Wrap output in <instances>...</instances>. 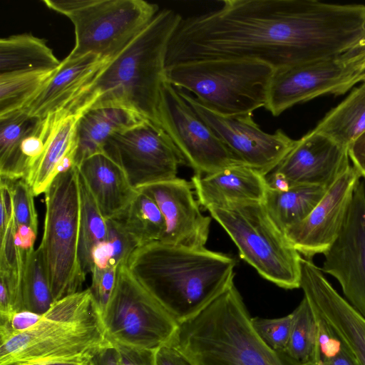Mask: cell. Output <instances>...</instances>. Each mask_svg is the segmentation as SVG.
Listing matches in <instances>:
<instances>
[{"label":"cell","instance_id":"cell-7","mask_svg":"<svg viewBox=\"0 0 365 365\" xmlns=\"http://www.w3.org/2000/svg\"><path fill=\"white\" fill-rule=\"evenodd\" d=\"M207 210L234 242L240 257L263 278L286 289L300 288L302 257L274 223L263 202Z\"/></svg>","mask_w":365,"mask_h":365},{"label":"cell","instance_id":"cell-16","mask_svg":"<svg viewBox=\"0 0 365 365\" xmlns=\"http://www.w3.org/2000/svg\"><path fill=\"white\" fill-rule=\"evenodd\" d=\"M360 178L351 165L327 189L308 216L284 232L288 241L304 258L311 259L324 254L338 238Z\"/></svg>","mask_w":365,"mask_h":365},{"label":"cell","instance_id":"cell-5","mask_svg":"<svg viewBox=\"0 0 365 365\" xmlns=\"http://www.w3.org/2000/svg\"><path fill=\"white\" fill-rule=\"evenodd\" d=\"M170 343L194 365H299L259 337L234 282L179 324Z\"/></svg>","mask_w":365,"mask_h":365},{"label":"cell","instance_id":"cell-26","mask_svg":"<svg viewBox=\"0 0 365 365\" xmlns=\"http://www.w3.org/2000/svg\"><path fill=\"white\" fill-rule=\"evenodd\" d=\"M327 189L308 185H293L286 190L268 188L263 204L274 223L284 233L308 216Z\"/></svg>","mask_w":365,"mask_h":365},{"label":"cell","instance_id":"cell-24","mask_svg":"<svg viewBox=\"0 0 365 365\" xmlns=\"http://www.w3.org/2000/svg\"><path fill=\"white\" fill-rule=\"evenodd\" d=\"M81 115L61 109L54 113L53 122L44 151L24 179L35 196L44 193L56 177V168L76 146V125Z\"/></svg>","mask_w":365,"mask_h":365},{"label":"cell","instance_id":"cell-34","mask_svg":"<svg viewBox=\"0 0 365 365\" xmlns=\"http://www.w3.org/2000/svg\"><path fill=\"white\" fill-rule=\"evenodd\" d=\"M313 312L317 323V341L313 355L304 365H359L325 321Z\"/></svg>","mask_w":365,"mask_h":365},{"label":"cell","instance_id":"cell-40","mask_svg":"<svg viewBox=\"0 0 365 365\" xmlns=\"http://www.w3.org/2000/svg\"><path fill=\"white\" fill-rule=\"evenodd\" d=\"M155 360L156 365H194L179 349L170 342L156 349Z\"/></svg>","mask_w":365,"mask_h":365},{"label":"cell","instance_id":"cell-38","mask_svg":"<svg viewBox=\"0 0 365 365\" xmlns=\"http://www.w3.org/2000/svg\"><path fill=\"white\" fill-rule=\"evenodd\" d=\"M117 269L115 266L106 268L93 267L91 272L92 283L90 289L102 315L115 287Z\"/></svg>","mask_w":365,"mask_h":365},{"label":"cell","instance_id":"cell-31","mask_svg":"<svg viewBox=\"0 0 365 365\" xmlns=\"http://www.w3.org/2000/svg\"><path fill=\"white\" fill-rule=\"evenodd\" d=\"M56 69L0 75V118L26 108Z\"/></svg>","mask_w":365,"mask_h":365},{"label":"cell","instance_id":"cell-35","mask_svg":"<svg viewBox=\"0 0 365 365\" xmlns=\"http://www.w3.org/2000/svg\"><path fill=\"white\" fill-rule=\"evenodd\" d=\"M108 236L104 242L110 265L126 264L134 250L139 247L136 240L117 218L107 220Z\"/></svg>","mask_w":365,"mask_h":365},{"label":"cell","instance_id":"cell-46","mask_svg":"<svg viewBox=\"0 0 365 365\" xmlns=\"http://www.w3.org/2000/svg\"><path fill=\"white\" fill-rule=\"evenodd\" d=\"M364 25H365V18H364Z\"/></svg>","mask_w":365,"mask_h":365},{"label":"cell","instance_id":"cell-11","mask_svg":"<svg viewBox=\"0 0 365 365\" xmlns=\"http://www.w3.org/2000/svg\"><path fill=\"white\" fill-rule=\"evenodd\" d=\"M365 76V45L339 55L274 70L265 108L278 116L324 94L346 93Z\"/></svg>","mask_w":365,"mask_h":365},{"label":"cell","instance_id":"cell-22","mask_svg":"<svg viewBox=\"0 0 365 365\" xmlns=\"http://www.w3.org/2000/svg\"><path fill=\"white\" fill-rule=\"evenodd\" d=\"M76 166L106 220L120 216L138 193L120 165L106 153Z\"/></svg>","mask_w":365,"mask_h":365},{"label":"cell","instance_id":"cell-10","mask_svg":"<svg viewBox=\"0 0 365 365\" xmlns=\"http://www.w3.org/2000/svg\"><path fill=\"white\" fill-rule=\"evenodd\" d=\"M103 319L113 344L147 349L170 342L179 324L133 277L126 264L118 267Z\"/></svg>","mask_w":365,"mask_h":365},{"label":"cell","instance_id":"cell-25","mask_svg":"<svg viewBox=\"0 0 365 365\" xmlns=\"http://www.w3.org/2000/svg\"><path fill=\"white\" fill-rule=\"evenodd\" d=\"M60 63L45 39L31 34L0 39V75L52 71Z\"/></svg>","mask_w":365,"mask_h":365},{"label":"cell","instance_id":"cell-13","mask_svg":"<svg viewBox=\"0 0 365 365\" xmlns=\"http://www.w3.org/2000/svg\"><path fill=\"white\" fill-rule=\"evenodd\" d=\"M104 153L120 165L135 189L175 178L178 167L186 164L163 128L148 120L113 135Z\"/></svg>","mask_w":365,"mask_h":365},{"label":"cell","instance_id":"cell-32","mask_svg":"<svg viewBox=\"0 0 365 365\" xmlns=\"http://www.w3.org/2000/svg\"><path fill=\"white\" fill-rule=\"evenodd\" d=\"M24 309L42 315L53 302L42 250L26 252L23 277Z\"/></svg>","mask_w":365,"mask_h":365},{"label":"cell","instance_id":"cell-18","mask_svg":"<svg viewBox=\"0 0 365 365\" xmlns=\"http://www.w3.org/2000/svg\"><path fill=\"white\" fill-rule=\"evenodd\" d=\"M191 182L175 178L143 186L139 190L158 205L165 220L161 242L192 248L204 247L211 219L202 214Z\"/></svg>","mask_w":365,"mask_h":365},{"label":"cell","instance_id":"cell-37","mask_svg":"<svg viewBox=\"0 0 365 365\" xmlns=\"http://www.w3.org/2000/svg\"><path fill=\"white\" fill-rule=\"evenodd\" d=\"M292 314L279 318H252V325L259 337L272 349L284 352L289 339Z\"/></svg>","mask_w":365,"mask_h":365},{"label":"cell","instance_id":"cell-23","mask_svg":"<svg viewBox=\"0 0 365 365\" xmlns=\"http://www.w3.org/2000/svg\"><path fill=\"white\" fill-rule=\"evenodd\" d=\"M144 120L138 113L120 107H101L84 112L76 125V165L93 155L104 153L110 137Z\"/></svg>","mask_w":365,"mask_h":365},{"label":"cell","instance_id":"cell-28","mask_svg":"<svg viewBox=\"0 0 365 365\" xmlns=\"http://www.w3.org/2000/svg\"><path fill=\"white\" fill-rule=\"evenodd\" d=\"M38 119L30 116L24 110L0 118L1 179L8 181L24 179L19 148L24 138Z\"/></svg>","mask_w":365,"mask_h":365},{"label":"cell","instance_id":"cell-27","mask_svg":"<svg viewBox=\"0 0 365 365\" xmlns=\"http://www.w3.org/2000/svg\"><path fill=\"white\" fill-rule=\"evenodd\" d=\"M331 110L314 129L348 148L365 132V81Z\"/></svg>","mask_w":365,"mask_h":365},{"label":"cell","instance_id":"cell-12","mask_svg":"<svg viewBox=\"0 0 365 365\" xmlns=\"http://www.w3.org/2000/svg\"><path fill=\"white\" fill-rule=\"evenodd\" d=\"M160 125L195 174L205 175L243 165L198 115L179 90L164 81L158 108Z\"/></svg>","mask_w":365,"mask_h":365},{"label":"cell","instance_id":"cell-6","mask_svg":"<svg viewBox=\"0 0 365 365\" xmlns=\"http://www.w3.org/2000/svg\"><path fill=\"white\" fill-rule=\"evenodd\" d=\"M273 73L271 66L257 61L216 59L168 66L164 76L210 110L235 116L265 107Z\"/></svg>","mask_w":365,"mask_h":365},{"label":"cell","instance_id":"cell-3","mask_svg":"<svg viewBox=\"0 0 365 365\" xmlns=\"http://www.w3.org/2000/svg\"><path fill=\"white\" fill-rule=\"evenodd\" d=\"M235 258L204 247L155 241L136 248L126 266L180 324L195 316L234 282Z\"/></svg>","mask_w":365,"mask_h":365},{"label":"cell","instance_id":"cell-42","mask_svg":"<svg viewBox=\"0 0 365 365\" xmlns=\"http://www.w3.org/2000/svg\"><path fill=\"white\" fill-rule=\"evenodd\" d=\"M16 232L21 240V248L26 251L34 249V245L36 239L37 233L30 227L16 225Z\"/></svg>","mask_w":365,"mask_h":365},{"label":"cell","instance_id":"cell-29","mask_svg":"<svg viewBox=\"0 0 365 365\" xmlns=\"http://www.w3.org/2000/svg\"><path fill=\"white\" fill-rule=\"evenodd\" d=\"M138 193L124 211L116 217L136 240L139 247L160 241L165 234V218L156 202L147 194Z\"/></svg>","mask_w":365,"mask_h":365},{"label":"cell","instance_id":"cell-17","mask_svg":"<svg viewBox=\"0 0 365 365\" xmlns=\"http://www.w3.org/2000/svg\"><path fill=\"white\" fill-rule=\"evenodd\" d=\"M300 288L312 310L346 345L359 365H365V318L332 286L321 268L302 258Z\"/></svg>","mask_w":365,"mask_h":365},{"label":"cell","instance_id":"cell-9","mask_svg":"<svg viewBox=\"0 0 365 365\" xmlns=\"http://www.w3.org/2000/svg\"><path fill=\"white\" fill-rule=\"evenodd\" d=\"M74 26L70 58L86 54L110 59L124 48L160 11L143 0H43Z\"/></svg>","mask_w":365,"mask_h":365},{"label":"cell","instance_id":"cell-39","mask_svg":"<svg viewBox=\"0 0 365 365\" xmlns=\"http://www.w3.org/2000/svg\"><path fill=\"white\" fill-rule=\"evenodd\" d=\"M119 365H156V349L139 348L113 344Z\"/></svg>","mask_w":365,"mask_h":365},{"label":"cell","instance_id":"cell-2","mask_svg":"<svg viewBox=\"0 0 365 365\" xmlns=\"http://www.w3.org/2000/svg\"><path fill=\"white\" fill-rule=\"evenodd\" d=\"M182 19L172 9L160 10L63 109L81 115L93 108L120 107L160 125L158 108L167 51Z\"/></svg>","mask_w":365,"mask_h":365},{"label":"cell","instance_id":"cell-41","mask_svg":"<svg viewBox=\"0 0 365 365\" xmlns=\"http://www.w3.org/2000/svg\"><path fill=\"white\" fill-rule=\"evenodd\" d=\"M348 154L353 166L365 179V132L348 147Z\"/></svg>","mask_w":365,"mask_h":365},{"label":"cell","instance_id":"cell-21","mask_svg":"<svg viewBox=\"0 0 365 365\" xmlns=\"http://www.w3.org/2000/svg\"><path fill=\"white\" fill-rule=\"evenodd\" d=\"M109 60L92 53L67 56L24 110L31 117L42 118L65 108Z\"/></svg>","mask_w":365,"mask_h":365},{"label":"cell","instance_id":"cell-20","mask_svg":"<svg viewBox=\"0 0 365 365\" xmlns=\"http://www.w3.org/2000/svg\"><path fill=\"white\" fill-rule=\"evenodd\" d=\"M190 182L200 205L206 210L235 203L263 202L269 188L266 176L245 165L205 175L194 174Z\"/></svg>","mask_w":365,"mask_h":365},{"label":"cell","instance_id":"cell-8","mask_svg":"<svg viewBox=\"0 0 365 365\" xmlns=\"http://www.w3.org/2000/svg\"><path fill=\"white\" fill-rule=\"evenodd\" d=\"M45 195V217L39 245L53 302L81 291L86 279L79 259L81 196L79 172L74 165L58 174Z\"/></svg>","mask_w":365,"mask_h":365},{"label":"cell","instance_id":"cell-44","mask_svg":"<svg viewBox=\"0 0 365 365\" xmlns=\"http://www.w3.org/2000/svg\"><path fill=\"white\" fill-rule=\"evenodd\" d=\"M90 363H88V364H69V363L63 364V363H62V364H47V365H89Z\"/></svg>","mask_w":365,"mask_h":365},{"label":"cell","instance_id":"cell-1","mask_svg":"<svg viewBox=\"0 0 365 365\" xmlns=\"http://www.w3.org/2000/svg\"><path fill=\"white\" fill-rule=\"evenodd\" d=\"M182 19L165 66L203 60H252L274 70L365 45V5L315 0H224Z\"/></svg>","mask_w":365,"mask_h":365},{"label":"cell","instance_id":"cell-45","mask_svg":"<svg viewBox=\"0 0 365 365\" xmlns=\"http://www.w3.org/2000/svg\"><path fill=\"white\" fill-rule=\"evenodd\" d=\"M365 81V76H364V79H363V81Z\"/></svg>","mask_w":365,"mask_h":365},{"label":"cell","instance_id":"cell-19","mask_svg":"<svg viewBox=\"0 0 365 365\" xmlns=\"http://www.w3.org/2000/svg\"><path fill=\"white\" fill-rule=\"evenodd\" d=\"M351 165L348 148L312 130L299 140L272 172L289 187L308 185L328 188Z\"/></svg>","mask_w":365,"mask_h":365},{"label":"cell","instance_id":"cell-4","mask_svg":"<svg viewBox=\"0 0 365 365\" xmlns=\"http://www.w3.org/2000/svg\"><path fill=\"white\" fill-rule=\"evenodd\" d=\"M0 343V365L88 364L113 346L90 288L53 302L35 324Z\"/></svg>","mask_w":365,"mask_h":365},{"label":"cell","instance_id":"cell-43","mask_svg":"<svg viewBox=\"0 0 365 365\" xmlns=\"http://www.w3.org/2000/svg\"><path fill=\"white\" fill-rule=\"evenodd\" d=\"M90 365H119L115 348L113 346L101 351L91 360Z\"/></svg>","mask_w":365,"mask_h":365},{"label":"cell","instance_id":"cell-30","mask_svg":"<svg viewBox=\"0 0 365 365\" xmlns=\"http://www.w3.org/2000/svg\"><path fill=\"white\" fill-rule=\"evenodd\" d=\"M81 196V219L79 236V259L82 272L86 277L91 274L94 247L106 240L107 220L103 216L85 181L79 174Z\"/></svg>","mask_w":365,"mask_h":365},{"label":"cell","instance_id":"cell-47","mask_svg":"<svg viewBox=\"0 0 365 365\" xmlns=\"http://www.w3.org/2000/svg\"><path fill=\"white\" fill-rule=\"evenodd\" d=\"M90 365V364H89Z\"/></svg>","mask_w":365,"mask_h":365},{"label":"cell","instance_id":"cell-36","mask_svg":"<svg viewBox=\"0 0 365 365\" xmlns=\"http://www.w3.org/2000/svg\"><path fill=\"white\" fill-rule=\"evenodd\" d=\"M8 182L16 225L29 226L38 233V215L31 187L24 179Z\"/></svg>","mask_w":365,"mask_h":365},{"label":"cell","instance_id":"cell-14","mask_svg":"<svg viewBox=\"0 0 365 365\" xmlns=\"http://www.w3.org/2000/svg\"><path fill=\"white\" fill-rule=\"evenodd\" d=\"M178 90L239 161L264 176L275 170L296 144L282 130L265 133L252 114L224 116L202 106L190 93Z\"/></svg>","mask_w":365,"mask_h":365},{"label":"cell","instance_id":"cell-33","mask_svg":"<svg viewBox=\"0 0 365 365\" xmlns=\"http://www.w3.org/2000/svg\"><path fill=\"white\" fill-rule=\"evenodd\" d=\"M292 324L286 354L299 365L311 359L317 341V323L313 310L304 297L292 312Z\"/></svg>","mask_w":365,"mask_h":365},{"label":"cell","instance_id":"cell-15","mask_svg":"<svg viewBox=\"0 0 365 365\" xmlns=\"http://www.w3.org/2000/svg\"><path fill=\"white\" fill-rule=\"evenodd\" d=\"M322 270L335 278L345 299L365 318V185L357 184L338 238L324 254Z\"/></svg>","mask_w":365,"mask_h":365}]
</instances>
